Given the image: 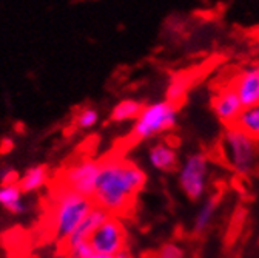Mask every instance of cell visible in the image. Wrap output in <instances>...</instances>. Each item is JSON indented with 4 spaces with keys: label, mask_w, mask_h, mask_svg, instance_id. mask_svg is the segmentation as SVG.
Returning a JSON list of instances; mask_svg holds the SVG:
<instances>
[{
    "label": "cell",
    "mask_w": 259,
    "mask_h": 258,
    "mask_svg": "<svg viewBox=\"0 0 259 258\" xmlns=\"http://www.w3.org/2000/svg\"><path fill=\"white\" fill-rule=\"evenodd\" d=\"M145 182L147 173L138 164L122 158H108L102 161L93 201L116 216L130 207Z\"/></svg>",
    "instance_id": "obj_1"
},
{
    "label": "cell",
    "mask_w": 259,
    "mask_h": 258,
    "mask_svg": "<svg viewBox=\"0 0 259 258\" xmlns=\"http://www.w3.org/2000/svg\"><path fill=\"white\" fill-rule=\"evenodd\" d=\"M222 156L229 167L238 175L247 176L254 172L259 161L257 141L238 127H227L221 139Z\"/></svg>",
    "instance_id": "obj_2"
},
{
    "label": "cell",
    "mask_w": 259,
    "mask_h": 258,
    "mask_svg": "<svg viewBox=\"0 0 259 258\" xmlns=\"http://www.w3.org/2000/svg\"><path fill=\"white\" fill-rule=\"evenodd\" d=\"M93 198L82 197L65 187L59 195L54 210V237L57 241H65L85 219L94 207Z\"/></svg>",
    "instance_id": "obj_3"
},
{
    "label": "cell",
    "mask_w": 259,
    "mask_h": 258,
    "mask_svg": "<svg viewBox=\"0 0 259 258\" xmlns=\"http://www.w3.org/2000/svg\"><path fill=\"white\" fill-rule=\"evenodd\" d=\"M179 118L178 105L165 99L144 105L141 115L136 118L132 136L138 141H148L176 127Z\"/></svg>",
    "instance_id": "obj_4"
},
{
    "label": "cell",
    "mask_w": 259,
    "mask_h": 258,
    "mask_svg": "<svg viewBox=\"0 0 259 258\" xmlns=\"http://www.w3.org/2000/svg\"><path fill=\"white\" fill-rule=\"evenodd\" d=\"M210 176V161L208 156L202 152L190 153L178 170V184L184 195L191 200H201L208 186Z\"/></svg>",
    "instance_id": "obj_5"
},
{
    "label": "cell",
    "mask_w": 259,
    "mask_h": 258,
    "mask_svg": "<svg viewBox=\"0 0 259 258\" xmlns=\"http://www.w3.org/2000/svg\"><path fill=\"white\" fill-rule=\"evenodd\" d=\"M90 244L96 253L117 255L126 249V229L117 216H110L94 231Z\"/></svg>",
    "instance_id": "obj_6"
},
{
    "label": "cell",
    "mask_w": 259,
    "mask_h": 258,
    "mask_svg": "<svg viewBox=\"0 0 259 258\" xmlns=\"http://www.w3.org/2000/svg\"><path fill=\"white\" fill-rule=\"evenodd\" d=\"M102 167V161L82 159L70 167L65 173V186L67 189L79 193L82 197L93 198L96 193V184Z\"/></svg>",
    "instance_id": "obj_7"
},
{
    "label": "cell",
    "mask_w": 259,
    "mask_h": 258,
    "mask_svg": "<svg viewBox=\"0 0 259 258\" xmlns=\"http://www.w3.org/2000/svg\"><path fill=\"white\" fill-rule=\"evenodd\" d=\"M211 110L222 124H225L227 127H232L236 124L239 115L244 110V105L239 99V96L236 94V91L232 87H229V88L221 90L213 98Z\"/></svg>",
    "instance_id": "obj_8"
},
{
    "label": "cell",
    "mask_w": 259,
    "mask_h": 258,
    "mask_svg": "<svg viewBox=\"0 0 259 258\" xmlns=\"http://www.w3.org/2000/svg\"><path fill=\"white\" fill-rule=\"evenodd\" d=\"M244 108L259 105V65L239 73L232 85Z\"/></svg>",
    "instance_id": "obj_9"
},
{
    "label": "cell",
    "mask_w": 259,
    "mask_h": 258,
    "mask_svg": "<svg viewBox=\"0 0 259 258\" xmlns=\"http://www.w3.org/2000/svg\"><path fill=\"white\" fill-rule=\"evenodd\" d=\"M111 215L104 210L102 207L99 206H94L91 209V212L85 216V219L79 224V228L63 241V250H68L80 243H85V241H90L91 235L94 234V231L99 228V226L107 221Z\"/></svg>",
    "instance_id": "obj_10"
},
{
    "label": "cell",
    "mask_w": 259,
    "mask_h": 258,
    "mask_svg": "<svg viewBox=\"0 0 259 258\" xmlns=\"http://www.w3.org/2000/svg\"><path fill=\"white\" fill-rule=\"evenodd\" d=\"M148 163L159 172H171L178 166V152L167 142H156L148 149Z\"/></svg>",
    "instance_id": "obj_11"
},
{
    "label": "cell",
    "mask_w": 259,
    "mask_h": 258,
    "mask_svg": "<svg viewBox=\"0 0 259 258\" xmlns=\"http://www.w3.org/2000/svg\"><path fill=\"white\" fill-rule=\"evenodd\" d=\"M218 207H219V200L214 195L205 198L201 203L196 215H194V219H193V232L194 234H202L210 228V224L214 219V215L218 212Z\"/></svg>",
    "instance_id": "obj_12"
},
{
    "label": "cell",
    "mask_w": 259,
    "mask_h": 258,
    "mask_svg": "<svg viewBox=\"0 0 259 258\" xmlns=\"http://www.w3.org/2000/svg\"><path fill=\"white\" fill-rule=\"evenodd\" d=\"M0 206H4L13 215H22L26 212V204L22 200V190L17 184H8L0 187Z\"/></svg>",
    "instance_id": "obj_13"
},
{
    "label": "cell",
    "mask_w": 259,
    "mask_h": 258,
    "mask_svg": "<svg viewBox=\"0 0 259 258\" xmlns=\"http://www.w3.org/2000/svg\"><path fill=\"white\" fill-rule=\"evenodd\" d=\"M47 179H48V167L47 166H32L17 181V186L22 190V193H32V192L42 189L45 186Z\"/></svg>",
    "instance_id": "obj_14"
},
{
    "label": "cell",
    "mask_w": 259,
    "mask_h": 258,
    "mask_svg": "<svg viewBox=\"0 0 259 258\" xmlns=\"http://www.w3.org/2000/svg\"><path fill=\"white\" fill-rule=\"evenodd\" d=\"M144 105L136 101V99H122L119 101L110 113V119L113 122H126V121H132L141 115Z\"/></svg>",
    "instance_id": "obj_15"
},
{
    "label": "cell",
    "mask_w": 259,
    "mask_h": 258,
    "mask_svg": "<svg viewBox=\"0 0 259 258\" xmlns=\"http://www.w3.org/2000/svg\"><path fill=\"white\" fill-rule=\"evenodd\" d=\"M235 127H238L239 130L247 133L254 141H259V105L244 108Z\"/></svg>",
    "instance_id": "obj_16"
},
{
    "label": "cell",
    "mask_w": 259,
    "mask_h": 258,
    "mask_svg": "<svg viewBox=\"0 0 259 258\" xmlns=\"http://www.w3.org/2000/svg\"><path fill=\"white\" fill-rule=\"evenodd\" d=\"M188 87H190V81L185 76H176L171 79V82L168 84L167 90H165V101L171 102V104H179L188 93Z\"/></svg>",
    "instance_id": "obj_17"
},
{
    "label": "cell",
    "mask_w": 259,
    "mask_h": 258,
    "mask_svg": "<svg viewBox=\"0 0 259 258\" xmlns=\"http://www.w3.org/2000/svg\"><path fill=\"white\" fill-rule=\"evenodd\" d=\"M97 122H99V113L91 107L80 110L76 116V125H77V128H80V130H90V128H93Z\"/></svg>",
    "instance_id": "obj_18"
},
{
    "label": "cell",
    "mask_w": 259,
    "mask_h": 258,
    "mask_svg": "<svg viewBox=\"0 0 259 258\" xmlns=\"http://www.w3.org/2000/svg\"><path fill=\"white\" fill-rule=\"evenodd\" d=\"M156 258H187V253L176 243H164L159 247Z\"/></svg>",
    "instance_id": "obj_19"
},
{
    "label": "cell",
    "mask_w": 259,
    "mask_h": 258,
    "mask_svg": "<svg viewBox=\"0 0 259 258\" xmlns=\"http://www.w3.org/2000/svg\"><path fill=\"white\" fill-rule=\"evenodd\" d=\"M65 253H67L65 258H91L96 252L93 250L90 241H85V243H80L68 250H65Z\"/></svg>",
    "instance_id": "obj_20"
},
{
    "label": "cell",
    "mask_w": 259,
    "mask_h": 258,
    "mask_svg": "<svg viewBox=\"0 0 259 258\" xmlns=\"http://www.w3.org/2000/svg\"><path fill=\"white\" fill-rule=\"evenodd\" d=\"M17 178V173H16V170L14 169H8V170H5L2 175H0V179H2V182H4V186H8V184H17L14 179Z\"/></svg>",
    "instance_id": "obj_21"
},
{
    "label": "cell",
    "mask_w": 259,
    "mask_h": 258,
    "mask_svg": "<svg viewBox=\"0 0 259 258\" xmlns=\"http://www.w3.org/2000/svg\"><path fill=\"white\" fill-rule=\"evenodd\" d=\"M2 145H0V152H4V153H7V152H10L13 147H14V141L13 139H10V138H4L2 139V142H0Z\"/></svg>",
    "instance_id": "obj_22"
},
{
    "label": "cell",
    "mask_w": 259,
    "mask_h": 258,
    "mask_svg": "<svg viewBox=\"0 0 259 258\" xmlns=\"http://www.w3.org/2000/svg\"><path fill=\"white\" fill-rule=\"evenodd\" d=\"M114 258H133V255H132V252H130L128 249H123L122 252L114 255Z\"/></svg>",
    "instance_id": "obj_23"
},
{
    "label": "cell",
    "mask_w": 259,
    "mask_h": 258,
    "mask_svg": "<svg viewBox=\"0 0 259 258\" xmlns=\"http://www.w3.org/2000/svg\"><path fill=\"white\" fill-rule=\"evenodd\" d=\"M91 258H114V255H104V253H94Z\"/></svg>",
    "instance_id": "obj_24"
}]
</instances>
